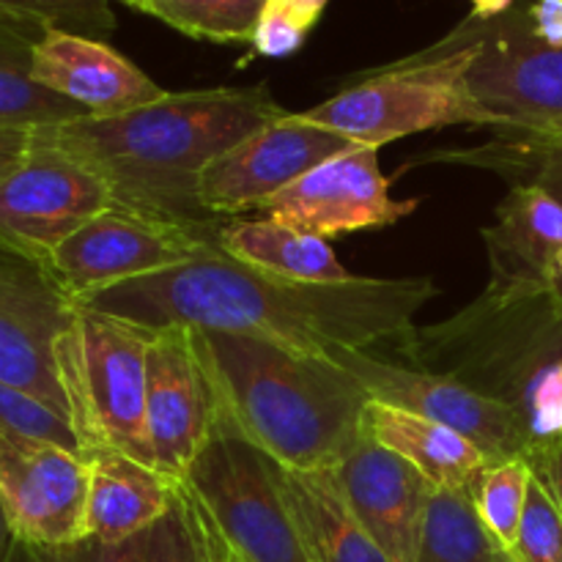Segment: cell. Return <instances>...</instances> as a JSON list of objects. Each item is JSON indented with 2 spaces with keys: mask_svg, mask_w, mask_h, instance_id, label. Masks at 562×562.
<instances>
[{
  "mask_svg": "<svg viewBox=\"0 0 562 562\" xmlns=\"http://www.w3.org/2000/svg\"><path fill=\"white\" fill-rule=\"evenodd\" d=\"M434 296L431 278L355 274L349 283L274 278L236 261L214 239L181 267L99 291L75 305L148 329H217L333 360L412 335L415 316Z\"/></svg>",
  "mask_w": 562,
  "mask_h": 562,
  "instance_id": "obj_1",
  "label": "cell"
},
{
  "mask_svg": "<svg viewBox=\"0 0 562 562\" xmlns=\"http://www.w3.org/2000/svg\"><path fill=\"white\" fill-rule=\"evenodd\" d=\"M285 113L267 86L203 88L165 93L119 115H82L33 135L88 165L115 206L217 228L220 220L198 198L203 170Z\"/></svg>",
  "mask_w": 562,
  "mask_h": 562,
  "instance_id": "obj_2",
  "label": "cell"
},
{
  "mask_svg": "<svg viewBox=\"0 0 562 562\" xmlns=\"http://www.w3.org/2000/svg\"><path fill=\"white\" fill-rule=\"evenodd\" d=\"M217 415L285 470H333L366 431L368 395L322 357L250 335L192 329Z\"/></svg>",
  "mask_w": 562,
  "mask_h": 562,
  "instance_id": "obj_3",
  "label": "cell"
},
{
  "mask_svg": "<svg viewBox=\"0 0 562 562\" xmlns=\"http://www.w3.org/2000/svg\"><path fill=\"white\" fill-rule=\"evenodd\" d=\"M472 55L475 42L470 31L459 25L437 47L373 71L327 102L296 113L307 124L371 148L456 124L494 130V119L477 108L467 88Z\"/></svg>",
  "mask_w": 562,
  "mask_h": 562,
  "instance_id": "obj_4",
  "label": "cell"
},
{
  "mask_svg": "<svg viewBox=\"0 0 562 562\" xmlns=\"http://www.w3.org/2000/svg\"><path fill=\"white\" fill-rule=\"evenodd\" d=\"M154 329L75 305L58 344V376L82 459L115 450L151 464L146 431L148 346Z\"/></svg>",
  "mask_w": 562,
  "mask_h": 562,
  "instance_id": "obj_5",
  "label": "cell"
},
{
  "mask_svg": "<svg viewBox=\"0 0 562 562\" xmlns=\"http://www.w3.org/2000/svg\"><path fill=\"white\" fill-rule=\"evenodd\" d=\"M223 541L247 562H313L280 486V467L217 415L184 475Z\"/></svg>",
  "mask_w": 562,
  "mask_h": 562,
  "instance_id": "obj_6",
  "label": "cell"
},
{
  "mask_svg": "<svg viewBox=\"0 0 562 562\" xmlns=\"http://www.w3.org/2000/svg\"><path fill=\"white\" fill-rule=\"evenodd\" d=\"M220 228H195L110 206L69 236L44 269L71 302L192 261Z\"/></svg>",
  "mask_w": 562,
  "mask_h": 562,
  "instance_id": "obj_7",
  "label": "cell"
},
{
  "mask_svg": "<svg viewBox=\"0 0 562 562\" xmlns=\"http://www.w3.org/2000/svg\"><path fill=\"white\" fill-rule=\"evenodd\" d=\"M362 387L368 401L415 412L470 439L488 464L527 459L532 448L514 404L450 373H431L382 360L371 351H344L333 360Z\"/></svg>",
  "mask_w": 562,
  "mask_h": 562,
  "instance_id": "obj_8",
  "label": "cell"
},
{
  "mask_svg": "<svg viewBox=\"0 0 562 562\" xmlns=\"http://www.w3.org/2000/svg\"><path fill=\"white\" fill-rule=\"evenodd\" d=\"M115 206L108 184L80 159L38 140L0 179V247L44 267L88 220Z\"/></svg>",
  "mask_w": 562,
  "mask_h": 562,
  "instance_id": "obj_9",
  "label": "cell"
},
{
  "mask_svg": "<svg viewBox=\"0 0 562 562\" xmlns=\"http://www.w3.org/2000/svg\"><path fill=\"white\" fill-rule=\"evenodd\" d=\"M475 42L467 88L497 132L530 135L562 119V49L532 36L525 11L464 22Z\"/></svg>",
  "mask_w": 562,
  "mask_h": 562,
  "instance_id": "obj_10",
  "label": "cell"
},
{
  "mask_svg": "<svg viewBox=\"0 0 562 562\" xmlns=\"http://www.w3.org/2000/svg\"><path fill=\"white\" fill-rule=\"evenodd\" d=\"M75 302L47 269L0 247V382L33 395L69 420L58 376V344Z\"/></svg>",
  "mask_w": 562,
  "mask_h": 562,
  "instance_id": "obj_11",
  "label": "cell"
},
{
  "mask_svg": "<svg viewBox=\"0 0 562 562\" xmlns=\"http://www.w3.org/2000/svg\"><path fill=\"white\" fill-rule=\"evenodd\" d=\"M0 503L11 536L36 549L86 538L88 461L42 439L0 431Z\"/></svg>",
  "mask_w": 562,
  "mask_h": 562,
  "instance_id": "obj_12",
  "label": "cell"
},
{
  "mask_svg": "<svg viewBox=\"0 0 562 562\" xmlns=\"http://www.w3.org/2000/svg\"><path fill=\"white\" fill-rule=\"evenodd\" d=\"M420 206L417 201H395L390 181L379 165V148L351 146L316 165L305 176L269 198L258 212L296 231L335 239L357 231L387 228Z\"/></svg>",
  "mask_w": 562,
  "mask_h": 562,
  "instance_id": "obj_13",
  "label": "cell"
},
{
  "mask_svg": "<svg viewBox=\"0 0 562 562\" xmlns=\"http://www.w3.org/2000/svg\"><path fill=\"white\" fill-rule=\"evenodd\" d=\"M355 146L335 132L285 113L220 154L201 176L198 198L214 220L252 212L300 176Z\"/></svg>",
  "mask_w": 562,
  "mask_h": 562,
  "instance_id": "obj_14",
  "label": "cell"
},
{
  "mask_svg": "<svg viewBox=\"0 0 562 562\" xmlns=\"http://www.w3.org/2000/svg\"><path fill=\"white\" fill-rule=\"evenodd\" d=\"M217 423V398L195 351L192 329H154L148 346L146 431L154 470L184 481Z\"/></svg>",
  "mask_w": 562,
  "mask_h": 562,
  "instance_id": "obj_15",
  "label": "cell"
},
{
  "mask_svg": "<svg viewBox=\"0 0 562 562\" xmlns=\"http://www.w3.org/2000/svg\"><path fill=\"white\" fill-rule=\"evenodd\" d=\"M333 477L351 514L393 562H415L423 521L437 488L366 431L340 456Z\"/></svg>",
  "mask_w": 562,
  "mask_h": 562,
  "instance_id": "obj_16",
  "label": "cell"
},
{
  "mask_svg": "<svg viewBox=\"0 0 562 562\" xmlns=\"http://www.w3.org/2000/svg\"><path fill=\"white\" fill-rule=\"evenodd\" d=\"M492 263L494 305L508 307L558 294L562 252V203L536 184H516L483 228Z\"/></svg>",
  "mask_w": 562,
  "mask_h": 562,
  "instance_id": "obj_17",
  "label": "cell"
},
{
  "mask_svg": "<svg viewBox=\"0 0 562 562\" xmlns=\"http://www.w3.org/2000/svg\"><path fill=\"white\" fill-rule=\"evenodd\" d=\"M31 77L88 115H119L168 93L108 42L69 31H47L33 44Z\"/></svg>",
  "mask_w": 562,
  "mask_h": 562,
  "instance_id": "obj_18",
  "label": "cell"
},
{
  "mask_svg": "<svg viewBox=\"0 0 562 562\" xmlns=\"http://www.w3.org/2000/svg\"><path fill=\"white\" fill-rule=\"evenodd\" d=\"M86 461V538L102 543L130 541L168 514L176 481H168L151 464L115 450H97Z\"/></svg>",
  "mask_w": 562,
  "mask_h": 562,
  "instance_id": "obj_19",
  "label": "cell"
},
{
  "mask_svg": "<svg viewBox=\"0 0 562 562\" xmlns=\"http://www.w3.org/2000/svg\"><path fill=\"white\" fill-rule=\"evenodd\" d=\"M280 486L313 562H393L351 514L333 472L280 467Z\"/></svg>",
  "mask_w": 562,
  "mask_h": 562,
  "instance_id": "obj_20",
  "label": "cell"
},
{
  "mask_svg": "<svg viewBox=\"0 0 562 562\" xmlns=\"http://www.w3.org/2000/svg\"><path fill=\"white\" fill-rule=\"evenodd\" d=\"M366 428L379 445L409 461L434 488H467L488 464L486 456L459 431L398 406L368 401Z\"/></svg>",
  "mask_w": 562,
  "mask_h": 562,
  "instance_id": "obj_21",
  "label": "cell"
},
{
  "mask_svg": "<svg viewBox=\"0 0 562 562\" xmlns=\"http://www.w3.org/2000/svg\"><path fill=\"white\" fill-rule=\"evenodd\" d=\"M217 245L247 267L296 283H349L355 278L327 239L272 217L234 220L220 228Z\"/></svg>",
  "mask_w": 562,
  "mask_h": 562,
  "instance_id": "obj_22",
  "label": "cell"
},
{
  "mask_svg": "<svg viewBox=\"0 0 562 562\" xmlns=\"http://www.w3.org/2000/svg\"><path fill=\"white\" fill-rule=\"evenodd\" d=\"M31 38L0 31V130L33 132L88 115L31 77Z\"/></svg>",
  "mask_w": 562,
  "mask_h": 562,
  "instance_id": "obj_23",
  "label": "cell"
},
{
  "mask_svg": "<svg viewBox=\"0 0 562 562\" xmlns=\"http://www.w3.org/2000/svg\"><path fill=\"white\" fill-rule=\"evenodd\" d=\"M415 562H510V554L483 527L467 488H437Z\"/></svg>",
  "mask_w": 562,
  "mask_h": 562,
  "instance_id": "obj_24",
  "label": "cell"
},
{
  "mask_svg": "<svg viewBox=\"0 0 562 562\" xmlns=\"http://www.w3.org/2000/svg\"><path fill=\"white\" fill-rule=\"evenodd\" d=\"M508 404L516 406L530 439V461L562 442V327L558 335L538 338Z\"/></svg>",
  "mask_w": 562,
  "mask_h": 562,
  "instance_id": "obj_25",
  "label": "cell"
},
{
  "mask_svg": "<svg viewBox=\"0 0 562 562\" xmlns=\"http://www.w3.org/2000/svg\"><path fill=\"white\" fill-rule=\"evenodd\" d=\"M267 0H143L140 11L173 31L217 44L250 42Z\"/></svg>",
  "mask_w": 562,
  "mask_h": 562,
  "instance_id": "obj_26",
  "label": "cell"
},
{
  "mask_svg": "<svg viewBox=\"0 0 562 562\" xmlns=\"http://www.w3.org/2000/svg\"><path fill=\"white\" fill-rule=\"evenodd\" d=\"M0 31L38 42L47 31L104 38L115 31L110 0H0Z\"/></svg>",
  "mask_w": 562,
  "mask_h": 562,
  "instance_id": "obj_27",
  "label": "cell"
},
{
  "mask_svg": "<svg viewBox=\"0 0 562 562\" xmlns=\"http://www.w3.org/2000/svg\"><path fill=\"white\" fill-rule=\"evenodd\" d=\"M530 481V461L514 459L503 461V464H486L475 477H472L470 486H467L483 527L492 532V538L505 549V552L514 549L516 536H519Z\"/></svg>",
  "mask_w": 562,
  "mask_h": 562,
  "instance_id": "obj_28",
  "label": "cell"
},
{
  "mask_svg": "<svg viewBox=\"0 0 562 562\" xmlns=\"http://www.w3.org/2000/svg\"><path fill=\"white\" fill-rule=\"evenodd\" d=\"M143 562H214L212 521L181 481L168 514L148 530Z\"/></svg>",
  "mask_w": 562,
  "mask_h": 562,
  "instance_id": "obj_29",
  "label": "cell"
},
{
  "mask_svg": "<svg viewBox=\"0 0 562 562\" xmlns=\"http://www.w3.org/2000/svg\"><path fill=\"white\" fill-rule=\"evenodd\" d=\"M514 562H562V510L547 481L532 470L519 536L510 549Z\"/></svg>",
  "mask_w": 562,
  "mask_h": 562,
  "instance_id": "obj_30",
  "label": "cell"
},
{
  "mask_svg": "<svg viewBox=\"0 0 562 562\" xmlns=\"http://www.w3.org/2000/svg\"><path fill=\"white\" fill-rule=\"evenodd\" d=\"M324 9L327 0H267L250 38L252 49L267 58H285L296 53L311 27L322 20Z\"/></svg>",
  "mask_w": 562,
  "mask_h": 562,
  "instance_id": "obj_31",
  "label": "cell"
},
{
  "mask_svg": "<svg viewBox=\"0 0 562 562\" xmlns=\"http://www.w3.org/2000/svg\"><path fill=\"white\" fill-rule=\"evenodd\" d=\"M0 431L42 439L80 453V439L64 415L5 382H0Z\"/></svg>",
  "mask_w": 562,
  "mask_h": 562,
  "instance_id": "obj_32",
  "label": "cell"
},
{
  "mask_svg": "<svg viewBox=\"0 0 562 562\" xmlns=\"http://www.w3.org/2000/svg\"><path fill=\"white\" fill-rule=\"evenodd\" d=\"M477 154H497L499 168H521L527 179L521 184H536L562 203V143H525L503 135L497 146L477 148Z\"/></svg>",
  "mask_w": 562,
  "mask_h": 562,
  "instance_id": "obj_33",
  "label": "cell"
},
{
  "mask_svg": "<svg viewBox=\"0 0 562 562\" xmlns=\"http://www.w3.org/2000/svg\"><path fill=\"white\" fill-rule=\"evenodd\" d=\"M146 536L130 538L121 543H102L93 538H82V541L69 543L60 549H44L53 562H143L146 560Z\"/></svg>",
  "mask_w": 562,
  "mask_h": 562,
  "instance_id": "obj_34",
  "label": "cell"
},
{
  "mask_svg": "<svg viewBox=\"0 0 562 562\" xmlns=\"http://www.w3.org/2000/svg\"><path fill=\"white\" fill-rule=\"evenodd\" d=\"M532 36L562 49V0H536L525 11Z\"/></svg>",
  "mask_w": 562,
  "mask_h": 562,
  "instance_id": "obj_35",
  "label": "cell"
},
{
  "mask_svg": "<svg viewBox=\"0 0 562 562\" xmlns=\"http://www.w3.org/2000/svg\"><path fill=\"white\" fill-rule=\"evenodd\" d=\"M530 464H532V470H536L538 475L547 481L549 492L554 494V499H558V505L562 510V442L554 445V448H549L547 453L536 456Z\"/></svg>",
  "mask_w": 562,
  "mask_h": 562,
  "instance_id": "obj_36",
  "label": "cell"
},
{
  "mask_svg": "<svg viewBox=\"0 0 562 562\" xmlns=\"http://www.w3.org/2000/svg\"><path fill=\"white\" fill-rule=\"evenodd\" d=\"M31 143V132H16V130H0V179L9 173L16 165V159L27 151Z\"/></svg>",
  "mask_w": 562,
  "mask_h": 562,
  "instance_id": "obj_37",
  "label": "cell"
},
{
  "mask_svg": "<svg viewBox=\"0 0 562 562\" xmlns=\"http://www.w3.org/2000/svg\"><path fill=\"white\" fill-rule=\"evenodd\" d=\"M3 562H53V560L47 558V552H44V549L27 547V543L16 541L14 538V543H11L9 554H5Z\"/></svg>",
  "mask_w": 562,
  "mask_h": 562,
  "instance_id": "obj_38",
  "label": "cell"
},
{
  "mask_svg": "<svg viewBox=\"0 0 562 562\" xmlns=\"http://www.w3.org/2000/svg\"><path fill=\"white\" fill-rule=\"evenodd\" d=\"M514 0H472V16L475 20H494V16H503L505 11H510Z\"/></svg>",
  "mask_w": 562,
  "mask_h": 562,
  "instance_id": "obj_39",
  "label": "cell"
},
{
  "mask_svg": "<svg viewBox=\"0 0 562 562\" xmlns=\"http://www.w3.org/2000/svg\"><path fill=\"white\" fill-rule=\"evenodd\" d=\"M209 521H212V519H209ZM212 541H214V562H247V560H241L239 554H236L234 549H231L228 543L223 541V536H220V532H217L214 521H212Z\"/></svg>",
  "mask_w": 562,
  "mask_h": 562,
  "instance_id": "obj_40",
  "label": "cell"
},
{
  "mask_svg": "<svg viewBox=\"0 0 562 562\" xmlns=\"http://www.w3.org/2000/svg\"><path fill=\"white\" fill-rule=\"evenodd\" d=\"M11 543H14V536H11L9 519H5L3 503H0V562H3V560H5V554H9Z\"/></svg>",
  "mask_w": 562,
  "mask_h": 562,
  "instance_id": "obj_41",
  "label": "cell"
},
{
  "mask_svg": "<svg viewBox=\"0 0 562 562\" xmlns=\"http://www.w3.org/2000/svg\"><path fill=\"white\" fill-rule=\"evenodd\" d=\"M558 291L562 294V252H560V258H558Z\"/></svg>",
  "mask_w": 562,
  "mask_h": 562,
  "instance_id": "obj_42",
  "label": "cell"
},
{
  "mask_svg": "<svg viewBox=\"0 0 562 562\" xmlns=\"http://www.w3.org/2000/svg\"><path fill=\"white\" fill-rule=\"evenodd\" d=\"M121 3H126V5H132V9H137V11H140L143 0H121Z\"/></svg>",
  "mask_w": 562,
  "mask_h": 562,
  "instance_id": "obj_43",
  "label": "cell"
},
{
  "mask_svg": "<svg viewBox=\"0 0 562 562\" xmlns=\"http://www.w3.org/2000/svg\"><path fill=\"white\" fill-rule=\"evenodd\" d=\"M510 562H514V560H510Z\"/></svg>",
  "mask_w": 562,
  "mask_h": 562,
  "instance_id": "obj_44",
  "label": "cell"
}]
</instances>
